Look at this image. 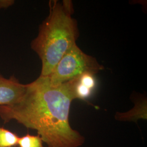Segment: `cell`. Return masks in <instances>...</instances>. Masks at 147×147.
Wrapping results in <instances>:
<instances>
[{
	"label": "cell",
	"mask_w": 147,
	"mask_h": 147,
	"mask_svg": "<svg viewBox=\"0 0 147 147\" xmlns=\"http://www.w3.org/2000/svg\"><path fill=\"white\" fill-rule=\"evenodd\" d=\"M75 99L70 81L53 86L47 76H39L26 84L18 102L0 106V118L5 123L16 121L36 130L48 147H81L85 138L71 127L69 120Z\"/></svg>",
	"instance_id": "obj_1"
},
{
	"label": "cell",
	"mask_w": 147,
	"mask_h": 147,
	"mask_svg": "<svg viewBox=\"0 0 147 147\" xmlns=\"http://www.w3.org/2000/svg\"><path fill=\"white\" fill-rule=\"evenodd\" d=\"M49 14L40 25L31 49L42 61L40 76H48L63 55L76 43L79 33L76 20L72 17L70 0L50 1Z\"/></svg>",
	"instance_id": "obj_2"
},
{
	"label": "cell",
	"mask_w": 147,
	"mask_h": 147,
	"mask_svg": "<svg viewBox=\"0 0 147 147\" xmlns=\"http://www.w3.org/2000/svg\"><path fill=\"white\" fill-rule=\"evenodd\" d=\"M104 69L96 58L84 53L75 44L63 55L47 77L50 84L57 86L84 74L95 75Z\"/></svg>",
	"instance_id": "obj_3"
},
{
	"label": "cell",
	"mask_w": 147,
	"mask_h": 147,
	"mask_svg": "<svg viewBox=\"0 0 147 147\" xmlns=\"http://www.w3.org/2000/svg\"><path fill=\"white\" fill-rule=\"evenodd\" d=\"M26 89L14 76L6 79L0 74V106L13 105L20 100Z\"/></svg>",
	"instance_id": "obj_4"
},
{
	"label": "cell",
	"mask_w": 147,
	"mask_h": 147,
	"mask_svg": "<svg viewBox=\"0 0 147 147\" xmlns=\"http://www.w3.org/2000/svg\"><path fill=\"white\" fill-rule=\"evenodd\" d=\"M69 81L75 99L85 100L88 99L96 86L94 75L92 74H84Z\"/></svg>",
	"instance_id": "obj_5"
},
{
	"label": "cell",
	"mask_w": 147,
	"mask_h": 147,
	"mask_svg": "<svg viewBox=\"0 0 147 147\" xmlns=\"http://www.w3.org/2000/svg\"><path fill=\"white\" fill-rule=\"evenodd\" d=\"M116 120L136 122L140 119H147V99L141 97L135 99V106L126 112H117Z\"/></svg>",
	"instance_id": "obj_6"
},
{
	"label": "cell",
	"mask_w": 147,
	"mask_h": 147,
	"mask_svg": "<svg viewBox=\"0 0 147 147\" xmlns=\"http://www.w3.org/2000/svg\"><path fill=\"white\" fill-rule=\"evenodd\" d=\"M19 137L16 134L0 126V147H16Z\"/></svg>",
	"instance_id": "obj_7"
},
{
	"label": "cell",
	"mask_w": 147,
	"mask_h": 147,
	"mask_svg": "<svg viewBox=\"0 0 147 147\" xmlns=\"http://www.w3.org/2000/svg\"><path fill=\"white\" fill-rule=\"evenodd\" d=\"M42 139L38 135L27 134L24 136L19 137L18 146L19 147H45L42 144Z\"/></svg>",
	"instance_id": "obj_8"
},
{
	"label": "cell",
	"mask_w": 147,
	"mask_h": 147,
	"mask_svg": "<svg viewBox=\"0 0 147 147\" xmlns=\"http://www.w3.org/2000/svg\"><path fill=\"white\" fill-rule=\"evenodd\" d=\"M14 3L12 0H1L0 1V8H5L10 7Z\"/></svg>",
	"instance_id": "obj_9"
}]
</instances>
